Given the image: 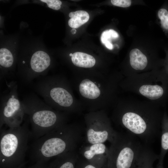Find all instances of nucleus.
I'll use <instances>...</instances> for the list:
<instances>
[{"label":"nucleus","instance_id":"nucleus-1","mask_svg":"<svg viewBox=\"0 0 168 168\" xmlns=\"http://www.w3.org/2000/svg\"><path fill=\"white\" fill-rule=\"evenodd\" d=\"M160 107L147 100L128 99L123 106L121 124L128 133L149 145L157 137L162 121Z\"/></svg>","mask_w":168,"mask_h":168},{"label":"nucleus","instance_id":"nucleus-2","mask_svg":"<svg viewBox=\"0 0 168 168\" xmlns=\"http://www.w3.org/2000/svg\"><path fill=\"white\" fill-rule=\"evenodd\" d=\"M123 84L128 92L140 95L160 107L168 99V77L163 69L126 77Z\"/></svg>","mask_w":168,"mask_h":168},{"label":"nucleus","instance_id":"nucleus-3","mask_svg":"<svg viewBox=\"0 0 168 168\" xmlns=\"http://www.w3.org/2000/svg\"><path fill=\"white\" fill-rule=\"evenodd\" d=\"M22 103L30 124L32 139H38L54 130L57 116L49 105L34 96L26 98Z\"/></svg>","mask_w":168,"mask_h":168},{"label":"nucleus","instance_id":"nucleus-4","mask_svg":"<svg viewBox=\"0 0 168 168\" xmlns=\"http://www.w3.org/2000/svg\"><path fill=\"white\" fill-rule=\"evenodd\" d=\"M0 131L2 162L19 160L23 158L28 150L29 140L32 139L30 130L26 122L19 127L8 128Z\"/></svg>","mask_w":168,"mask_h":168},{"label":"nucleus","instance_id":"nucleus-5","mask_svg":"<svg viewBox=\"0 0 168 168\" xmlns=\"http://www.w3.org/2000/svg\"><path fill=\"white\" fill-rule=\"evenodd\" d=\"M8 86L7 91L1 99L0 128L3 125L8 128L21 126L25 114L22 102L18 97L16 84L11 83Z\"/></svg>","mask_w":168,"mask_h":168},{"label":"nucleus","instance_id":"nucleus-6","mask_svg":"<svg viewBox=\"0 0 168 168\" xmlns=\"http://www.w3.org/2000/svg\"><path fill=\"white\" fill-rule=\"evenodd\" d=\"M139 139L129 134L117 146L113 155V168H131L143 147Z\"/></svg>","mask_w":168,"mask_h":168},{"label":"nucleus","instance_id":"nucleus-7","mask_svg":"<svg viewBox=\"0 0 168 168\" xmlns=\"http://www.w3.org/2000/svg\"><path fill=\"white\" fill-rule=\"evenodd\" d=\"M36 87L37 91L49 105L53 102L67 107L73 103V98L69 92L62 87L53 86L48 78L40 82Z\"/></svg>","mask_w":168,"mask_h":168},{"label":"nucleus","instance_id":"nucleus-8","mask_svg":"<svg viewBox=\"0 0 168 168\" xmlns=\"http://www.w3.org/2000/svg\"><path fill=\"white\" fill-rule=\"evenodd\" d=\"M150 67V60L147 56L138 49H133L129 53L128 68L126 77L145 71Z\"/></svg>","mask_w":168,"mask_h":168},{"label":"nucleus","instance_id":"nucleus-9","mask_svg":"<svg viewBox=\"0 0 168 168\" xmlns=\"http://www.w3.org/2000/svg\"><path fill=\"white\" fill-rule=\"evenodd\" d=\"M50 62V58L46 52L38 51L34 53L30 61L31 72L29 82L41 75L48 68Z\"/></svg>","mask_w":168,"mask_h":168},{"label":"nucleus","instance_id":"nucleus-10","mask_svg":"<svg viewBox=\"0 0 168 168\" xmlns=\"http://www.w3.org/2000/svg\"><path fill=\"white\" fill-rule=\"evenodd\" d=\"M158 158L157 156L148 145L143 144L131 168H154L153 163Z\"/></svg>","mask_w":168,"mask_h":168},{"label":"nucleus","instance_id":"nucleus-11","mask_svg":"<svg viewBox=\"0 0 168 168\" xmlns=\"http://www.w3.org/2000/svg\"><path fill=\"white\" fill-rule=\"evenodd\" d=\"M79 90L83 97L89 99H96L100 94V91L97 86L87 79L81 82L79 85Z\"/></svg>","mask_w":168,"mask_h":168},{"label":"nucleus","instance_id":"nucleus-12","mask_svg":"<svg viewBox=\"0 0 168 168\" xmlns=\"http://www.w3.org/2000/svg\"><path fill=\"white\" fill-rule=\"evenodd\" d=\"M72 63L81 68H91L94 66L96 60L92 56L83 52H77L71 57Z\"/></svg>","mask_w":168,"mask_h":168},{"label":"nucleus","instance_id":"nucleus-13","mask_svg":"<svg viewBox=\"0 0 168 168\" xmlns=\"http://www.w3.org/2000/svg\"><path fill=\"white\" fill-rule=\"evenodd\" d=\"M70 17L68 21L69 26L72 28H77L87 22L89 19V14L83 10L71 12L69 13Z\"/></svg>","mask_w":168,"mask_h":168},{"label":"nucleus","instance_id":"nucleus-14","mask_svg":"<svg viewBox=\"0 0 168 168\" xmlns=\"http://www.w3.org/2000/svg\"><path fill=\"white\" fill-rule=\"evenodd\" d=\"M109 133L106 130L103 131H96L92 128L87 132L88 142L91 143L95 144L104 142L108 138Z\"/></svg>","mask_w":168,"mask_h":168},{"label":"nucleus","instance_id":"nucleus-15","mask_svg":"<svg viewBox=\"0 0 168 168\" xmlns=\"http://www.w3.org/2000/svg\"><path fill=\"white\" fill-rule=\"evenodd\" d=\"M161 122L164 130L161 138V154L160 156L159 161L162 162V157L163 153L168 150V118L166 113H164Z\"/></svg>","mask_w":168,"mask_h":168},{"label":"nucleus","instance_id":"nucleus-16","mask_svg":"<svg viewBox=\"0 0 168 168\" xmlns=\"http://www.w3.org/2000/svg\"><path fill=\"white\" fill-rule=\"evenodd\" d=\"M14 58L12 54L8 49L2 48L0 49V64L5 68L11 67L13 63Z\"/></svg>","mask_w":168,"mask_h":168},{"label":"nucleus","instance_id":"nucleus-17","mask_svg":"<svg viewBox=\"0 0 168 168\" xmlns=\"http://www.w3.org/2000/svg\"><path fill=\"white\" fill-rule=\"evenodd\" d=\"M105 149V146L102 143L93 144L90 147L89 150L85 152L84 155L86 159H90L96 154L104 153Z\"/></svg>","mask_w":168,"mask_h":168},{"label":"nucleus","instance_id":"nucleus-18","mask_svg":"<svg viewBox=\"0 0 168 168\" xmlns=\"http://www.w3.org/2000/svg\"><path fill=\"white\" fill-rule=\"evenodd\" d=\"M157 16L162 28L168 34V10L164 7L160 9L158 12Z\"/></svg>","mask_w":168,"mask_h":168},{"label":"nucleus","instance_id":"nucleus-19","mask_svg":"<svg viewBox=\"0 0 168 168\" xmlns=\"http://www.w3.org/2000/svg\"><path fill=\"white\" fill-rule=\"evenodd\" d=\"M119 37L118 33L114 30L110 29L103 31L101 36V41L104 45L111 43L112 39H116Z\"/></svg>","mask_w":168,"mask_h":168},{"label":"nucleus","instance_id":"nucleus-20","mask_svg":"<svg viewBox=\"0 0 168 168\" xmlns=\"http://www.w3.org/2000/svg\"><path fill=\"white\" fill-rule=\"evenodd\" d=\"M46 3L50 8L55 10H58L61 8L62 2L59 0H41Z\"/></svg>","mask_w":168,"mask_h":168},{"label":"nucleus","instance_id":"nucleus-21","mask_svg":"<svg viewBox=\"0 0 168 168\" xmlns=\"http://www.w3.org/2000/svg\"><path fill=\"white\" fill-rule=\"evenodd\" d=\"M112 4L116 6L127 7L130 6L131 1L129 0H111Z\"/></svg>","mask_w":168,"mask_h":168},{"label":"nucleus","instance_id":"nucleus-22","mask_svg":"<svg viewBox=\"0 0 168 168\" xmlns=\"http://www.w3.org/2000/svg\"><path fill=\"white\" fill-rule=\"evenodd\" d=\"M163 66L164 68L162 69L168 77V54L166 60L163 63Z\"/></svg>","mask_w":168,"mask_h":168},{"label":"nucleus","instance_id":"nucleus-23","mask_svg":"<svg viewBox=\"0 0 168 168\" xmlns=\"http://www.w3.org/2000/svg\"><path fill=\"white\" fill-rule=\"evenodd\" d=\"M59 168H74V166L71 162L67 161L63 164Z\"/></svg>","mask_w":168,"mask_h":168},{"label":"nucleus","instance_id":"nucleus-24","mask_svg":"<svg viewBox=\"0 0 168 168\" xmlns=\"http://www.w3.org/2000/svg\"><path fill=\"white\" fill-rule=\"evenodd\" d=\"M156 168H163L162 162H159L157 167Z\"/></svg>","mask_w":168,"mask_h":168},{"label":"nucleus","instance_id":"nucleus-25","mask_svg":"<svg viewBox=\"0 0 168 168\" xmlns=\"http://www.w3.org/2000/svg\"><path fill=\"white\" fill-rule=\"evenodd\" d=\"M84 168H96L92 165H88L86 166Z\"/></svg>","mask_w":168,"mask_h":168},{"label":"nucleus","instance_id":"nucleus-26","mask_svg":"<svg viewBox=\"0 0 168 168\" xmlns=\"http://www.w3.org/2000/svg\"><path fill=\"white\" fill-rule=\"evenodd\" d=\"M71 32L72 34H75L76 32V30L75 29H73L71 30Z\"/></svg>","mask_w":168,"mask_h":168},{"label":"nucleus","instance_id":"nucleus-27","mask_svg":"<svg viewBox=\"0 0 168 168\" xmlns=\"http://www.w3.org/2000/svg\"><path fill=\"white\" fill-rule=\"evenodd\" d=\"M72 55H73V54L72 53L70 54H69L70 56H71V57L72 56Z\"/></svg>","mask_w":168,"mask_h":168}]
</instances>
